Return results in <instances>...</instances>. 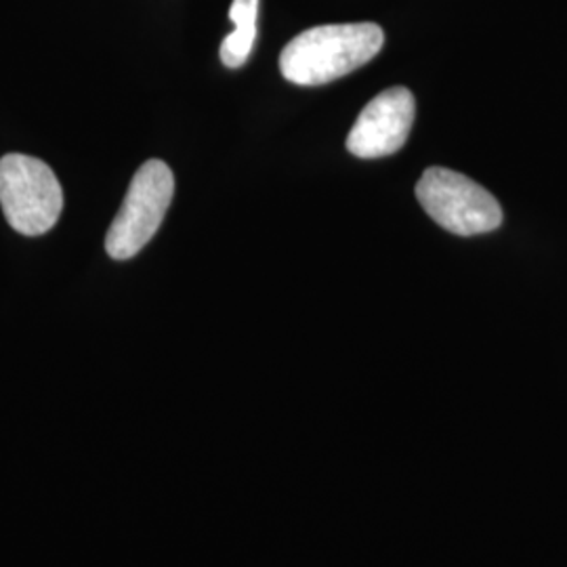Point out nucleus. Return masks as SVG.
<instances>
[{
    "label": "nucleus",
    "instance_id": "f03ea898",
    "mask_svg": "<svg viewBox=\"0 0 567 567\" xmlns=\"http://www.w3.org/2000/svg\"><path fill=\"white\" fill-rule=\"evenodd\" d=\"M0 206L21 236H42L60 221L63 189L53 168L34 156L7 154L0 161Z\"/></svg>",
    "mask_w": 567,
    "mask_h": 567
},
{
    "label": "nucleus",
    "instance_id": "7ed1b4c3",
    "mask_svg": "<svg viewBox=\"0 0 567 567\" xmlns=\"http://www.w3.org/2000/svg\"><path fill=\"white\" fill-rule=\"evenodd\" d=\"M175 175L163 161H147L135 173L126 196L105 236V250L112 259L126 261L142 252L161 229L173 203Z\"/></svg>",
    "mask_w": 567,
    "mask_h": 567
},
{
    "label": "nucleus",
    "instance_id": "423d86ee",
    "mask_svg": "<svg viewBox=\"0 0 567 567\" xmlns=\"http://www.w3.org/2000/svg\"><path fill=\"white\" fill-rule=\"evenodd\" d=\"M257 16L259 0H234L229 7V20L234 23V32L225 37L221 44V61L225 68H243L250 58V51L257 39Z\"/></svg>",
    "mask_w": 567,
    "mask_h": 567
},
{
    "label": "nucleus",
    "instance_id": "20e7f679",
    "mask_svg": "<svg viewBox=\"0 0 567 567\" xmlns=\"http://www.w3.org/2000/svg\"><path fill=\"white\" fill-rule=\"evenodd\" d=\"M416 198L435 224L456 236H480L503 224V208L486 187L442 166L426 168Z\"/></svg>",
    "mask_w": 567,
    "mask_h": 567
},
{
    "label": "nucleus",
    "instance_id": "39448f33",
    "mask_svg": "<svg viewBox=\"0 0 567 567\" xmlns=\"http://www.w3.org/2000/svg\"><path fill=\"white\" fill-rule=\"evenodd\" d=\"M414 114L416 102L408 89H386L362 110L347 137V150L365 161L400 152L412 131Z\"/></svg>",
    "mask_w": 567,
    "mask_h": 567
},
{
    "label": "nucleus",
    "instance_id": "f257e3e1",
    "mask_svg": "<svg viewBox=\"0 0 567 567\" xmlns=\"http://www.w3.org/2000/svg\"><path fill=\"white\" fill-rule=\"evenodd\" d=\"M383 44V28L370 21L316 25L284 47L280 70L292 84L318 86L355 72L374 60Z\"/></svg>",
    "mask_w": 567,
    "mask_h": 567
}]
</instances>
